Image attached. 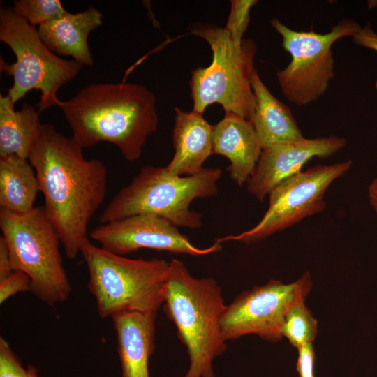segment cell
I'll list each match as a JSON object with an SVG mask.
<instances>
[{
  "label": "cell",
  "instance_id": "1",
  "mask_svg": "<svg viewBox=\"0 0 377 377\" xmlns=\"http://www.w3.org/2000/svg\"><path fill=\"white\" fill-rule=\"evenodd\" d=\"M82 150L72 136L43 124L28 158L44 196L46 213L68 259L77 258L89 239V223L107 190L104 163L86 158Z\"/></svg>",
  "mask_w": 377,
  "mask_h": 377
},
{
  "label": "cell",
  "instance_id": "2",
  "mask_svg": "<svg viewBox=\"0 0 377 377\" xmlns=\"http://www.w3.org/2000/svg\"><path fill=\"white\" fill-rule=\"evenodd\" d=\"M59 107L83 149L108 142L128 161L140 158L158 124L154 94L137 84H92Z\"/></svg>",
  "mask_w": 377,
  "mask_h": 377
},
{
  "label": "cell",
  "instance_id": "3",
  "mask_svg": "<svg viewBox=\"0 0 377 377\" xmlns=\"http://www.w3.org/2000/svg\"><path fill=\"white\" fill-rule=\"evenodd\" d=\"M226 306L214 279L194 277L182 261H170L163 309L186 348L189 365L183 377H216L214 360L227 350L221 328Z\"/></svg>",
  "mask_w": 377,
  "mask_h": 377
},
{
  "label": "cell",
  "instance_id": "4",
  "mask_svg": "<svg viewBox=\"0 0 377 377\" xmlns=\"http://www.w3.org/2000/svg\"><path fill=\"white\" fill-rule=\"evenodd\" d=\"M222 171L204 168L190 176H177L165 167H143L131 182L112 198L100 215L107 223L136 214H152L177 227L198 228L202 214L190 209L196 198L216 195Z\"/></svg>",
  "mask_w": 377,
  "mask_h": 377
},
{
  "label": "cell",
  "instance_id": "5",
  "mask_svg": "<svg viewBox=\"0 0 377 377\" xmlns=\"http://www.w3.org/2000/svg\"><path fill=\"white\" fill-rule=\"evenodd\" d=\"M89 272L88 288L102 318L124 311L157 313L170 272L163 259H132L92 244L80 250Z\"/></svg>",
  "mask_w": 377,
  "mask_h": 377
},
{
  "label": "cell",
  "instance_id": "6",
  "mask_svg": "<svg viewBox=\"0 0 377 377\" xmlns=\"http://www.w3.org/2000/svg\"><path fill=\"white\" fill-rule=\"evenodd\" d=\"M191 34L205 40L212 51V61L205 68L191 73L193 110L202 114L213 103L251 121L255 98L251 77L255 68L256 45L251 40L235 43L230 33L215 24L196 22L189 26Z\"/></svg>",
  "mask_w": 377,
  "mask_h": 377
},
{
  "label": "cell",
  "instance_id": "7",
  "mask_svg": "<svg viewBox=\"0 0 377 377\" xmlns=\"http://www.w3.org/2000/svg\"><path fill=\"white\" fill-rule=\"evenodd\" d=\"M0 228L14 271L26 274L30 292L47 304L66 302L72 286L64 269L57 232L44 207L22 214L0 211Z\"/></svg>",
  "mask_w": 377,
  "mask_h": 377
},
{
  "label": "cell",
  "instance_id": "8",
  "mask_svg": "<svg viewBox=\"0 0 377 377\" xmlns=\"http://www.w3.org/2000/svg\"><path fill=\"white\" fill-rule=\"evenodd\" d=\"M0 40L13 52L16 60L8 64L0 59L1 70L13 77L8 95L15 103L33 89L40 91V112L59 106V89L74 79L82 68L75 60L64 59L42 41L36 27L18 15L12 6L0 9Z\"/></svg>",
  "mask_w": 377,
  "mask_h": 377
},
{
  "label": "cell",
  "instance_id": "9",
  "mask_svg": "<svg viewBox=\"0 0 377 377\" xmlns=\"http://www.w3.org/2000/svg\"><path fill=\"white\" fill-rule=\"evenodd\" d=\"M272 27L281 36L282 45L291 61L276 75L283 94L294 105L303 106L320 98L334 78L332 45L339 39L357 34L362 27L345 18L326 34L291 29L277 18Z\"/></svg>",
  "mask_w": 377,
  "mask_h": 377
},
{
  "label": "cell",
  "instance_id": "10",
  "mask_svg": "<svg viewBox=\"0 0 377 377\" xmlns=\"http://www.w3.org/2000/svg\"><path fill=\"white\" fill-rule=\"evenodd\" d=\"M351 165L350 160L332 165H316L283 179L269 193L268 209L257 225L239 235L217 238L216 241L258 242L323 211L325 192Z\"/></svg>",
  "mask_w": 377,
  "mask_h": 377
},
{
  "label": "cell",
  "instance_id": "11",
  "mask_svg": "<svg viewBox=\"0 0 377 377\" xmlns=\"http://www.w3.org/2000/svg\"><path fill=\"white\" fill-rule=\"evenodd\" d=\"M312 286L311 274L306 272L292 283L271 279L243 291L223 311L221 320L223 339L227 341L255 334L269 342L281 341L288 311L298 301L305 300Z\"/></svg>",
  "mask_w": 377,
  "mask_h": 377
},
{
  "label": "cell",
  "instance_id": "12",
  "mask_svg": "<svg viewBox=\"0 0 377 377\" xmlns=\"http://www.w3.org/2000/svg\"><path fill=\"white\" fill-rule=\"evenodd\" d=\"M89 235L102 248L120 256L140 249L195 256L222 249L221 243L216 241L209 247L199 248L169 221L146 214L101 223L94 228Z\"/></svg>",
  "mask_w": 377,
  "mask_h": 377
},
{
  "label": "cell",
  "instance_id": "13",
  "mask_svg": "<svg viewBox=\"0 0 377 377\" xmlns=\"http://www.w3.org/2000/svg\"><path fill=\"white\" fill-rule=\"evenodd\" d=\"M346 145L337 135L305 138L274 144L262 151L255 170L248 181L249 193L260 202L280 182L301 172L304 165L313 157L326 158Z\"/></svg>",
  "mask_w": 377,
  "mask_h": 377
},
{
  "label": "cell",
  "instance_id": "14",
  "mask_svg": "<svg viewBox=\"0 0 377 377\" xmlns=\"http://www.w3.org/2000/svg\"><path fill=\"white\" fill-rule=\"evenodd\" d=\"M263 147L251 121L231 112L213 126L212 153L228 158L231 178L239 185L253 172Z\"/></svg>",
  "mask_w": 377,
  "mask_h": 377
},
{
  "label": "cell",
  "instance_id": "15",
  "mask_svg": "<svg viewBox=\"0 0 377 377\" xmlns=\"http://www.w3.org/2000/svg\"><path fill=\"white\" fill-rule=\"evenodd\" d=\"M157 313L124 311L113 315L121 377H150Z\"/></svg>",
  "mask_w": 377,
  "mask_h": 377
},
{
  "label": "cell",
  "instance_id": "16",
  "mask_svg": "<svg viewBox=\"0 0 377 377\" xmlns=\"http://www.w3.org/2000/svg\"><path fill=\"white\" fill-rule=\"evenodd\" d=\"M172 142L175 154L165 166L172 175L190 176L200 172L203 163L212 154V131L202 114L175 108Z\"/></svg>",
  "mask_w": 377,
  "mask_h": 377
},
{
  "label": "cell",
  "instance_id": "17",
  "mask_svg": "<svg viewBox=\"0 0 377 377\" xmlns=\"http://www.w3.org/2000/svg\"><path fill=\"white\" fill-rule=\"evenodd\" d=\"M102 13L95 7L62 15L38 27L43 43L57 55L69 56L82 66H93L88 45L89 34L102 24Z\"/></svg>",
  "mask_w": 377,
  "mask_h": 377
},
{
  "label": "cell",
  "instance_id": "18",
  "mask_svg": "<svg viewBox=\"0 0 377 377\" xmlns=\"http://www.w3.org/2000/svg\"><path fill=\"white\" fill-rule=\"evenodd\" d=\"M251 83L255 98L251 122L263 149L274 144L303 139L290 110L271 94L256 68L252 72Z\"/></svg>",
  "mask_w": 377,
  "mask_h": 377
},
{
  "label": "cell",
  "instance_id": "19",
  "mask_svg": "<svg viewBox=\"0 0 377 377\" xmlns=\"http://www.w3.org/2000/svg\"><path fill=\"white\" fill-rule=\"evenodd\" d=\"M10 97L0 95V156L16 155L28 159L40 132L38 109L24 103L18 111Z\"/></svg>",
  "mask_w": 377,
  "mask_h": 377
},
{
  "label": "cell",
  "instance_id": "20",
  "mask_svg": "<svg viewBox=\"0 0 377 377\" xmlns=\"http://www.w3.org/2000/svg\"><path fill=\"white\" fill-rule=\"evenodd\" d=\"M40 191L34 168L16 155L0 156V211L26 213L35 206Z\"/></svg>",
  "mask_w": 377,
  "mask_h": 377
},
{
  "label": "cell",
  "instance_id": "21",
  "mask_svg": "<svg viewBox=\"0 0 377 377\" xmlns=\"http://www.w3.org/2000/svg\"><path fill=\"white\" fill-rule=\"evenodd\" d=\"M318 332V321L305 304L300 300L288 311L283 327V337L292 346L299 349L307 344H313Z\"/></svg>",
  "mask_w": 377,
  "mask_h": 377
},
{
  "label": "cell",
  "instance_id": "22",
  "mask_svg": "<svg viewBox=\"0 0 377 377\" xmlns=\"http://www.w3.org/2000/svg\"><path fill=\"white\" fill-rule=\"evenodd\" d=\"M13 3L14 10L34 27L66 12L59 0H15Z\"/></svg>",
  "mask_w": 377,
  "mask_h": 377
},
{
  "label": "cell",
  "instance_id": "23",
  "mask_svg": "<svg viewBox=\"0 0 377 377\" xmlns=\"http://www.w3.org/2000/svg\"><path fill=\"white\" fill-rule=\"evenodd\" d=\"M256 3L257 1L255 0L230 1V12L224 28L238 44H241L244 40L242 36L248 27L250 10Z\"/></svg>",
  "mask_w": 377,
  "mask_h": 377
},
{
  "label": "cell",
  "instance_id": "24",
  "mask_svg": "<svg viewBox=\"0 0 377 377\" xmlns=\"http://www.w3.org/2000/svg\"><path fill=\"white\" fill-rule=\"evenodd\" d=\"M0 377H27V369L22 367L3 337L0 338Z\"/></svg>",
  "mask_w": 377,
  "mask_h": 377
},
{
  "label": "cell",
  "instance_id": "25",
  "mask_svg": "<svg viewBox=\"0 0 377 377\" xmlns=\"http://www.w3.org/2000/svg\"><path fill=\"white\" fill-rule=\"evenodd\" d=\"M30 292L29 276L19 271H14L9 276L0 281V304L20 292Z\"/></svg>",
  "mask_w": 377,
  "mask_h": 377
},
{
  "label": "cell",
  "instance_id": "26",
  "mask_svg": "<svg viewBox=\"0 0 377 377\" xmlns=\"http://www.w3.org/2000/svg\"><path fill=\"white\" fill-rule=\"evenodd\" d=\"M297 371L300 377H315V351L313 344L297 349Z\"/></svg>",
  "mask_w": 377,
  "mask_h": 377
},
{
  "label": "cell",
  "instance_id": "27",
  "mask_svg": "<svg viewBox=\"0 0 377 377\" xmlns=\"http://www.w3.org/2000/svg\"><path fill=\"white\" fill-rule=\"evenodd\" d=\"M355 44L377 52V34L367 24L353 37Z\"/></svg>",
  "mask_w": 377,
  "mask_h": 377
},
{
  "label": "cell",
  "instance_id": "28",
  "mask_svg": "<svg viewBox=\"0 0 377 377\" xmlns=\"http://www.w3.org/2000/svg\"><path fill=\"white\" fill-rule=\"evenodd\" d=\"M13 270L7 244L2 236L0 237V281L9 276Z\"/></svg>",
  "mask_w": 377,
  "mask_h": 377
},
{
  "label": "cell",
  "instance_id": "29",
  "mask_svg": "<svg viewBox=\"0 0 377 377\" xmlns=\"http://www.w3.org/2000/svg\"><path fill=\"white\" fill-rule=\"evenodd\" d=\"M369 202L377 214V177L374 178L368 188Z\"/></svg>",
  "mask_w": 377,
  "mask_h": 377
},
{
  "label": "cell",
  "instance_id": "30",
  "mask_svg": "<svg viewBox=\"0 0 377 377\" xmlns=\"http://www.w3.org/2000/svg\"><path fill=\"white\" fill-rule=\"evenodd\" d=\"M27 377H38L37 370L33 366L29 365L27 367Z\"/></svg>",
  "mask_w": 377,
  "mask_h": 377
},
{
  "label": "cell",
  "instance_id": "31",
  "mask_svg": "<svg viewBox=\"0 0 377 377\" xmlns=\"http://www.w3.org/2000/svg\"><path fill=\"white\" fill-rule=\"evenodd\" d=\"M376 89H377V82H376Z\"/></svg>",
  "mask_w": 377,
  "mask_h": 377
}]
</instances>
